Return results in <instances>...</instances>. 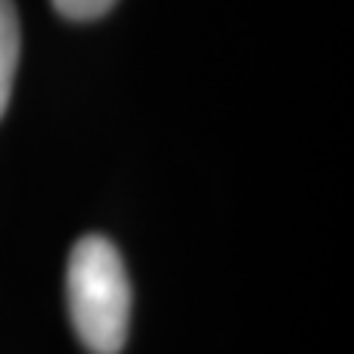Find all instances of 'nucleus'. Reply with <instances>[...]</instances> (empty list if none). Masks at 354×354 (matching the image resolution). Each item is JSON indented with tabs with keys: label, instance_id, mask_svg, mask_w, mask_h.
Masks as SVG:
<instances>
[{
	"label": "nucleus",
	"instance_id": "nucleus-1",
	"mask_svg": "<svg viewBox=\"0 0 354 354\" xmlns=\"http://www.w3.org/2000/svg\"><path fill=\"white\" fill-rule=\"evenodd\" d=\"M71 325L92 354H118L130 328V278L118 248L106 236L77 239L65 272Z\"/></svg>",
	"mask_w": 354,
	"mask_h": 354
},
{
	"label": "nucleus",
	"instance_id": "nucleus-2",
	"mask_svg": "<svg viewBox=\"0 0 354 354\" xmlns=\"http://www.w3.org/2000/svg\"><path fill=\"white\" fill-rule=\"evenodd\" d=\"M18 53H21V27H18L15 0H0V118H3L9 97H12Z\"/></svg>",
	"mask_w": 354,
	"mask_h": 354
},
{
	"label": "nucleus",
	"instance_id": "nucleus-3",
	"mask_svg": "<svg viewBox=\"0 0 354 354\" xmlns=\"http://www.w3.org/2000/svg\"><path fill=\"white\" fill-rule=\"evenodd\" d=\"M57 12L71 21H95L115 6V0H53Z\"/></svg>",
	"mask_w": 354,
	"mask_h": 354
}]
</instances>
